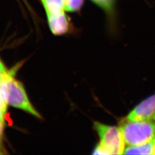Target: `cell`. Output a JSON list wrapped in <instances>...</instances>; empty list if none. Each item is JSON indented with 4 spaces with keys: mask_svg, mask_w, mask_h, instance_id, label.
Masks as SVG:
<instances>
[{
    "mask_svg": "<svg viewBox=\"0 0 155 155\" xmlns=\"http://www.w3.org/2000/svg\"><path fill=\"white\" fill-rule=\"evenodd\" d=\"M14 72L8 71L2 79L1 90L6 102L8 105L21 109L33 116L41 118L31 103L22 83L14 78Z\"/></svg>",
    "mask_w": 155,
    "mask_h": 155,
    "instance_id": "1",
    "label": "cell"
},
{
    "mask_svg": "<svg viewBox=\"0 0 155 155\" xmlns=\"http://www.w3.org/2000/svg\"><path fill=\"white\" fill-rule=\"evenodd\" d=\"M94 129L100 142L94 148V155H121L125 149V142L120 127L94 122Z\"/></svg>",
    "mask_w": 155,
    "mask_h": 155,
    "instance_id": "2",
    "label": "cell"
},
{
    "mask_svg": "<svg viewBox=\"0 0 155 155\" xmlns=\"http://www.w3.org/2000/svg\"><path fill=\"white\" fill-rule=\"evenodd\" d=\"M119 127L125 144L129 146L146 144L155 139L153 121H129L124 119Z\"/></svg>",
    "mask_w": 155,
    "mask_h": 155,
    "instance_id": "3",
    "label": "cell"
},
{
    "mask_svg": "<svg viewBox=\"0 0 155 155\" xmlns=\"http://www.w3.org/2000/svg\"><path fill=\"white\" fill-rule=\"evenodd\" d=\"M124 119L129 121H155V94L139 103Z\"/></svg>",
    "mask_w": 155,
    "mask_h": 155,
    "instance_id": "4",
    "label": "cell"
},
{
    "mask_svg": "<svg viewBox=\"0 0 155 155\" xmlns=\"http://www.w3.org/2000/svg\"><path fill=\"white\" fill-rule=\"evenodd\" d=\"M50 29L55 35H62L70 29V22L64 12L59 13H46Z\"/></svg>",
    "mask_w": 155,
    "mask_h": 155,
    "instance_id": "5",
    "label": "cell"
},
{
    "mask_svg": "<svg viewBox=\"0 0 155 155\" xmlns=\"http://www.w3.org/2000/svg\"><path fill=\"white\" fill-rule=\"evenodd\" d=\"M106 15L108 26L111 31L116 28V0H91Z\"/></svg>",
    "mask_w": 155,
    "mask_h": 155,
    "instance_id": "6",
    "label": "cell"
},
{
    "mask_svg": "<svg viewBox=\"0 0 155 155\" xmlns=\"http://www.w3.org/2000/svg\"><path fill=\"white\" fill-rule=\"evenodd\" d=\"M153 140L146 144L135 146H129L124 150L125 155H153Z\"/></svg>",
    "mask_w": 155,
    "mask_h": 155,
    "instance_id": "7",
    "label": "cell"
},
{
    "mask_svg": "<svg viewBox=\"0 0 155 155\" xmlns=\"http://www.w3.org/2000/svg\"><path fill=\"white\" fill-rule=\"evenodd\" d=\"M46 13H59L64 12L65 0H41Z\"/></svg>",
    "mask_w": 155,
    "mask_h": 155,
    "instance_id": "8",
    "label": "cell"
},
{
    "mask_svg": "<svg viewBox=\"0 0 155 155\" xmlns=\"http://www.w3.org/2000/svg\"><path fill=\"white\" fill-rule=\"evenodd\" d=\"M83 2L84 0H65L64 9L70 12L78 11L82 8Z\"/></svg>",
    "mask_w": 155,
    "mask_h": 155,
    "instance_id": "9",
    "label": "cell"
},
{
    "mask_svg": "<svg viewBox=\"0 0 155 155\" xmlns=\"http://www.w3.org/2000/svg\"><path fill=\"white\" fill-rule=\"evenodd\" d=\"M7 103L4 100L1 90L0 88V121L4 123L5 124V115L6 111V107H7Z\"/></svg>",
    "mask_w": 155,
    "mask_h": 155,
    "instance_id": "10",
    "label": "cell"
},
{
    "mask_svg": "<svg viewBox=\"0 0 155 155\" xmlns=\"http://www.w3.org/2000/svg\"><path fill=\"white\" fill-rule=\"evenodd\" d=\"M7 71H8V70L6 68L5 66H4V64L2 63L1 60L0 59V88H1V83L2 82L3 75Z\"/></svg>",
    "mask_w": 155,
    "mask_h": 155,
    "instance_id": "11",
    "label": "cell"
},
{
    "mask_svg": "<svg viewBox=\"0 0 155 155\" xmlns=\"http://www.w3.org/2000/svg\"><path fill=\"white\" fill-rule=\"evenodd\" d=\"M4 124L0 121V145L2 141L3 138V133H4Z\"/></svg>",
    "mask_w": 155,
    "mask_h": 155,
    "instance_id": "12",
    "label": "cell"
},
{
    "mask_svg": "<svg viewBox=\"0 0 155 155\" xmlns=\"http://www.w3.org/2000/svg\"><path fill=\"white\" fill-rule=\"evenodd\" d=\"M154 142V152H153V155H155V139L153 140Z\"/></svg>",
    "mask_w": 155,
    "mask_h": 155,
    "instance_id": "13",
    "label": "cell"
}]
</instances>
